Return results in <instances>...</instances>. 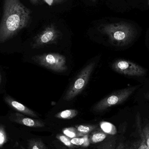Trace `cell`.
<instances>
[{
	"label": "cell",
	"mask_w": 149,
	"mask_h": 149,
	"mask_svg": "<svg viewBox=\"0 0 149 149\" xmlns=\"http://www.w3.org/2000/svg\"><path fill=\"white\" fill-rule=\"evenodd\" d=\"M101 129L104 133L109 135H115L117 133V130L114 125L107 122H102L100 123Z\"/></svg>",
	"instance_id": "cell-14"
},
{
	"label": "cell",
	"mask_w": 149,
	"mask_h": 149,
	"mask_svg": "<svg viewBox=\"0 0 149 149\" xmlns=\"http://www.w3.org/2000/svg\"><path fill=\"white\" fill-rule=\"evenodd\" d=\"M45 2L48 4L49 6H51L52 4H53L54 0H43Z\"/></svg>",
	"instance_id": "cell-24"
},
{
	"label": "cell",
	"mask_w": 149,
	"mask_h": 149,
	"mask_svg": "<svg viewBox=\"0 0 149 149\" xmlns=\"http://www.w3.org/2000/svg\"><path fill=\"white\" fill-rule=\"evenodd\" d=\"M140 86L126 88L112 93L95 105L93 110L96 112H102L110 107L121 104L127 100Z\"/></svg>",
	"instance_id": "cell-3"
},
{
	"label": "cell",
	"mask_w": 149,
	"mask_h": 149,
	"mask_svg": "<svg viewBox=\"0 0 149 149\" xmlns=\"http://www.w3.org/2000/svg\"><path fill=\"white\" fill-rule=\"evenodd\" d=\"M31 11L20 0H4L0 23V43L10 40L27 27Z\"/></svg>",
	"instance_id": "cell-1"
},
{
	"label": "cell",
	"mask_w": 149,
	"mask_h": 149,
	"mask_svg": "<svg viewBox=\"0 0 149 149\" xmlns=\"http://www.w3.org/2000/svg\"><path fill=\"white\" fill-rule=\"evenodd\" d=\"M28 149H47L43 142L40 139H31L28 143Z\"/></svg>",
	"instance_id": "cell-16"
},
{
	"label": "cell",
	"mask_w": 149,
	"mask_h": 149,
	"mask_svg": "<svg viewBox=\"0 0 149 149\" xmlns=\"http://www.w3.org/2000/svg\"><path fill=\"white\" fill-rule=\"evenodd\" d=\"M57 138L61 142L63 143L65 146L68 147L69 148L74 149L75 148V146L73 145L71 142L70 138H69L65 135H58L57 136Z\"/></svg>",
	"instance_id": "cell-19"
},
{
	"label": "cell",
	"mask_w": 149,
	"mask_h": 149,
	"mask_svg": "<svg viewBox=\"0 0 149 149\" xmlns=\"http://www.w3.org/2000/svg\"><path fill=\"white\" fill-rule=\"evenodd\" d=\"M109 135L104 133L101 129H96V131H93L88 136L90 143H97L103 141Z\"/></svg>",
	"instance_id": "cell-12"
},
{
	"label": "cell",
	"mask_w": 149,
	"mask_h": 149,
	"mask_svg": "<svg viewBox=\"0 0 149 149\" xmlns=\"http://www.w3.org/2000/svg\"><path fill=\"white\" fill-rule=\"evenodd\" d=\"M98 30L106 35L110 43L116 46L128 45L133 41L136 34L135 27L126 22L101 24L98 27Z\"/></svg>",
	"instance_id": "cell-2"
},
{
	"label": "cell",
	"mask_w": 149,
	"mask_h": 149,
	"mask_svg": "<svg viewBox=\"0 0 149 149\" xmlns=\"http://www.w3.org/2000/svg\"><path fill=\"white\" fill-rule=\"evenodd\" d=\"M69 149H70V148H69Z\"/></svg>",
	"instance_id": "cell-28"
},
{
	"label": "cell",
	"mask_w": 149,
	"mask_h": 149,
	"mask_svg": "<svg viewBox=\"0 0 149 149\" xmlns=\"http://www.w3.org/2000/svg\"><path fill=\"white\" fill-rule=\"evenodd\" d=\"M3 100L7 105L14 110L17 111L18 113L33 118H38V117L36 112L27 107L21 102H18L9 95H4Z\"/></svg>",
	"instance_id": "cell-10"
},
{
	"label": "cell",
	"mask_w": 149,
	"mask_h": 149,
	"mask_svg": "<svg viewBox=\"0 0 149 149\" xmlns=\"http://www.w3.org/2000/svg\"><path fill=\"white\" fill-rule=\"evenodd\" d=\"M67 1V0H54L53 4L57 5V4H60V3H62Z\"/></svg>",
	"instance_id": "cell-23"
},
{
	"label": "cell",
	"mask_w": 149,
	"mask_h": 149,
	"mask_svg": "<svg viewBox=\"0 0 149 149\" xmlns=\"http://www.w3.org/2000/svg\"><path fill=\"white\" fill-rule=\"evenodd\" d=\"M78 114V111L75 109H66L56 114L55 115V117L58 119L69 120L75 117Z\"/></svg>",
	"instance_id": "cell-13"
},
{
	"label": "cell",
	"mask_w": 149,
	"mask_h": 149,
	"mask_svg": "<svg viewBox=\"0 0 149 149\" xmlns=\"http://www.w3.org/2000/svg\"><path fill=\"white\" fill-rule=\"evenodd\" d=\"M136 124L140 139L129 143H120L117 144L116 149H148L146 144L145 138L142 132V123L140 113L136 116Z\"/></svg>",
	"instance_id": "cell-8"
},
{
	"label": "cell",
	"mask_w": 149,
	"mask_h": 149,
	"mask_svg": "<svg viewBox=\"0 0 149 149\" xmlns=\"http://www.w3.org/2000/svg\"><path fill=\"white\" fill-rule=\"evenodd\" d=\"M142 132L145 138L146 144L149 149V120H146L143 125Z\"/></svg>",
	"instance_id": "cell-20"
},
{
	"label": "cell",
	"mask_w": 149,
	"mask_h": 149,
	"mask_svg": "<svg viewBox=\"0 0 149 149\" xmlns=\"http://www.w3.org/2000/svg\"><path fill=\"white\" fill-rule=\"evenodd\" d=\"M62 36L61 31L54 23L50 24L34 37L31 44L33 49H38L57 42Z\"/></svg>",
	"instance_id": "cell-5"
},
{
	"label": "cell",
	"mask_w": 149,
	"mask_h": 149,
	"mask_svg": "<svg viewBox=\"0 0 149 149\" xmlns=\"http://www.w3.org/2000/svg\"><path fill=\"white\" fill-rule=\"evenodd\" d=\"M95 66V62H92L82 69L66 92L64 98L65 100H72L82 92L88 82Z\"/></svg>",
	"instance_id": "cell-6"
},
{
	"label": "cell",
	"mask_w": 149,
	"mask_h": 149,
	"mask_svg": "<svg viewBox=\"0 0 149 149\" xmlns=\"http://www.w3.org/2000/svg\"><path fill=\"white\" fill-rule=\"evenodd\" d=\"M63 132L64 135L70 139H72L75 137H80L85 135L79 132L75 127H73L64 129L63 130Z\"/></svg>",
	"instance_id": "cell-18"
},
{
	"label": "cell",
	"mask_w": 149,
	"mask_h": 149,
	"mask_svg": "<svg viewBox=\"0 0 149 149\" xmlns=\"http://www.w3.org/2000/svg\"><path fill=\"white\" fill-rule=\"evenodd\" d=\"M29 1L32 4L36 5L41 3L43 0H29Z\"/></svg>",
	"instance_id": "cell-22"
},
{
	"label": "cell",
	"mask_w": 149,
	"mask_h": 149,
	"mask_svg": "<svg viewBox=\"0 0 149 149\" xmlns=\"http://www.w3.org/2000/svg\"><path fill=\"white\" fill-rule=\"evenodd\" d=\"M72 143L75 146H81V147H87L89 145L88 135H85L80 137H75L71 139Z\"/></svg>",
	"instance_id": "cell-15"
},
{
	"label": "cell",
	"mask_w": 149,
	"mask_h": 149,
	"mask_svg": "<svg viewBox=\"0 0 149 149\" xmlns=\"http://www.w3.org/2000/svg\"><path fill=\"white\" fill-rule=\"evenodd\" d=\"M31 59L39 65L56 72H63L67 70L66 58L59 53L37 55L32 57Z\"/></svg>",
	"instance_id": "cell-4"
},
{
	"label": "cell",
	"mask_w": 149,
	"mask_h": 149,
	"mask_svg": "<svg viewBox=\"0 0 149 149\" xmlns=\"http://www.w3.org/2000/svg\"><path fill=\"white\" fill-rule=\"evenodd\" d=\"M112 67L116 72L127 76L141 77L147 74V71L141 65L124 59L115 61L112 64Z\"/></svg>",
	"instance_id": "cell-7"
},
{
	"label": "cell",
	"mask_w": 149,
	"mask_h": 149,
	"mask_svg": "<svg viewBox=\"0 0 149 149\" xmlns=\"http://www.w3.org/2000/svg\"><path fill=\"white\" fill-rule=\"evenodd\" d=\"M9 119L10 121L15 123L30 127H43L45 126L43 122L27 117L24 114L18 112L10 114L9 116Z\"/></svg>",
	"instance_id": "cell-9"
},
{
	"label": "cell",
	"mask_w": 149,
	"mask_h": 149,
	"mask_svg": "<svg viewBox=\"0 0 149 149\" xmlns=\"http://www.w3.org/2000/svg\"><path fill=\"white\" fill-rule=\"evenodd\" d=\"M91 1H92L93 2H95L96 1H97V0H91Z\"/></svg>",
	"instance_id": "cell-27"
},
{
	"label": "cell",
	"mask_w": 149,
	"mask_h": 149,
	"mask_svg": "<svg viewBox=\"0 0 149 149\" xmlns=\"http://www.w3.org/2000/svg\"><path fill=\"white\" fill-rule=\"evenodd\" d=\"M117 139L114 135H109L103 141L99 143L97 149H116L117 145Z\"/></svg>",
	"instance_id": "cell-11"
},
{
	"label": "cell",
	"mask_w": 149,
	"mask_h": 149,
	"mask_svg": "<svg viewBox=\"0 0 149 149\" xmlns=\"http://www.w3.org/2000/svg\"><path fill=\"white\" fill-rule=\"evenodd\" d=\"M1 73H0V85H1Z\"/></svg>",
	"instance_id": "cell-26"
},
{
	"label": "cell",
	"mask_w": 149,
	"mask_h": 149,
	"mask_svg": "<svg viewBox=\"0 0 149 149\" xmlns=\"http://www.w3.org/2000/svg\"><path fill=\"white\" fill-rule=\"evenodd\" d=\"M75 127L80 133L86 135L96 130L98 126L96 125H80L75 126Z\"/></svg>",
	"instance_id": "cell-17"
},
{
	"label": "cell",
	"mask_w": 149,
	"mask_h": 149,
	"mask_svg": "<svg viewBox=\"0 0 149 149\" xmlns=\"http://www.w3.org/2000/svg\"><path fill=\"white\" fill-rule=\"evenodd\" d=\"M8 141V136L5 128L2 125H0V148H2Z\"/></svg>",
	"instance_id": "cell-21"
},
{
	"label": "cell",
	"mask_w": 149,
	"mask_h": 149,
	"mask_svg": "<svg viewBox=\"0 0 149 149\" xmlns=\"http://www.w3.org/2000/svg\"><path fill=\"white\" fill-rule=\"evenodd\" d=\"M145 98L146 99H148V100H149V92L148 93H147L146 95H145Z\"/></svg>",
	"instance_id": "cell-25"
}]
</instances>
